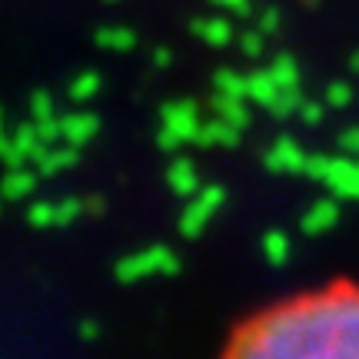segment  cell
Here are the masks:
<instances>
[{
  "mask_svg": "<svg viewBox=\"0 0 359 359\" xmlns=\"http://www.w3.org/2000/svg\"><path fill=\"white\" fill-rule=\"evenodd\" d=\"M154 64L156 67H170V64H173V50H170V47H156V50H154Z\"/></svg>",
  "mask_w": 359,
  "mask_h": 359,
  "instance_id": "obj_20",
  "label": "cell"
},
{
  "mask_svg": "<svg viewBox=\"0 0 359 359\" xmlns=\"http://www.w3.org/2000/svg\"><path fill=\"white\" fill-rule=\"evenodd\" d=\"M103 4H120V0H103Z\"/></svg>",
  "mask_w": 359,
  "mask_h": 359,
  "instance_id": "obj_24",
  "label": "cell"
},
{
  "mask_svg": "<svg viewBox=\"0 0 359 359\" xmlns=\"http://www.w3.org/2000/svg\"><path fill=\"white\" fill-rule=\"evenodd\" d=\"M299 114H303V120H306V123H320L323 107H320V103H306V100H303V107H299Z\"/></svg>",
  "mask_w": 359,
  "mask_h": 359,
  "instance_id": "obj_19",
  "label": "cell"
},
{
  "mask_svg": "<svg viewBox=\"0 0 359 359\" xmlns=\"http://www.w3.org/2000/svg\"><path fill=\"white\" fill-rule=\"evenodd\" d=\"M343 147H346V150H353V154H359V130L343 133Z\"/></svg>",
  "mask_w": 359,
  "mask_h": 359,
  "instance_id": "obj_21",
  "label": "cell"
},
{
  "mask_svg": "<svg viewBox=\"0 0 359 359\" xmlns=\"http://www.w3.org/2000/svg\"><path fill=\"white\" fill-rule=\"evenodd\" d=\"M64 130H67V137H74V140H90L97 133V116H90V114L70 116L64 123Z\"/></svg>",
  "mask_w": 359,
  "mask_h": 359,
  "instance_id": "obj_11",
  "label": "cell"
},
{
  "mask_svg": "<svg viewBox=\"0 0 359 359\" xmlns=\"http://www.w3.org/2000/svg\"><path fill=\"white\" fill-rule=\"evenodd\" d=\"M299 107H303V100H299V90H283L280 100L273 103L269 110H273V114H280V116H286L290 110H299Z\"/></svg>",
  "mask_w": 359,
  "mask_h": 359,
  "instance_id": "obj_15",
  "label": "cell"
},
{
  "mask_svg": "<svg viewBox=\"0 0 359 359\" xmlns=\"http://www.w3.org/2000/svg\"><path fill=\"white\" fill-rule=\"evenodd\" d=\"M266 50V34H263V30H243V34H240V53H246V57H253V60H257L259 53Z\"/></svg>",
  "mask_w": 359,
  "mask_h": 359,
  "instance_id": "obj_12",
  "label": "cell"
},
{
  "mask_svg": "<svg viewBox=\"0 0 359 359\" xmlns=\"http://www.w3.org/2000/svg\"><path fill=\"white\" fill-rule=\"evenodd\" d=\"M213 7H219V11H230V13H240V17H246L250 13V0H210Z\"/></svg>",
  "mask_w": 359,
  "mask_h": 359,
  "instance_id": "obj_18",
  "label": "cell"
},
{
  "mask_svg": "<svg viewBox=\"0 0 359 359\" xmlns=\"http://www.w3.org/2000/svg\"><path fill=\"white\" fill-rule=\"evenodd\" d=\"M269 163H273V167H299V163H303V154H299V147H296L293 140H280L276 150L269 154Z\"/></svg>",
  "mask_w": 359,
  "mask_h": 359,
  "instance_id": "obj_10",
  "label": "cell"
},
{
  "mask_svg": "<svg viewBox=\"0 0 359 359\" xmlns=\"http://www.w3.org/2000/svg\"><path fill=\"white\" fill-rule=\"evenodd\" d=\"M349 70H353V74H359V50L349 57Z\"/></svg>",
  "mask_w": 359,
  "mask_h": 359,
  "instance_id": "obj_23",
  "label": "cell"
},
{
  "mask_svg": "<svg viewBox=\"0 0 359 359\" xmlns=\"http://www.w3.org/2000/svg\"><path fill=\"white\" fill-rule=\"evenodd\" d=\"M97 43L110 53H130L137 47V34H133L130 27H120V24L100 27V30H97Z\"/></svg>",
  "mask_w": 359,
  "mask_h": 359,
  "instance_id": "obj_5",
  "label": "cell"
},
{
  "mask_svg": "<svg viewBox=\"0 0 359 359\" xmlns=\"http://www.w3.org/2000/svg\"><path fill=\"white\" fill-rule=\"evenodd\" d=\"M280 24H283V13L276 11V7H266V11L259 13V30H263V34H276V30H280Z\"/></svg>",
  "mask_w": 359,
  "mask_h": 359,
  "instance_id": "obj_17",
  "label": "cell"
},
{
  "mask_svg": "<svg viewBox=\"0 0 359 359\" xmlns=\"http://www.w3.org/2000/svg\"><path fill=\"white\" fill-rule=\"evenodd\" d=\"M240 127H233V123H226V120H217V123H206V127H200V133H196V140L200 143H236L240 140V133H236Z\"/></svg>",
  "mask_w": 359,
  "mask_h": 359,
  "instance_id": "obj_8",
  "label": "cell"
},
{
  "mask_svg": "<svg viewBox=\"0 0 359 359\" xmlns=\"http://www.w3.org/2000/svg\"><path fill=\"white\" fill-rule=\"evenodd\" d=\"M269 74L280 83V90H296L299 87V67H296L293 53H276L273 64H269Z\"/></svg>",
  "mask_w": 359,
  "mask_h": 359,
  "instance_id": "obj_6",
  "label": "cell"
},
{
  "mask_svg": "<svg viewBox=\"0 0 359 359\" xmlns=\"http://www.w3.org/2000/svg\"><path fill=\"white\" fill-rule=\"evenodd\" d=\"M97 90H100V77H97V74H83V77L74 80L70 93H74V100H90Z\"/></svg>",
  "mask_w": 359,
  "mask_h": 359,
  "instance_id": "obj_14",
  "label": "cell"
},
{
  "mask_svg": "<svg viewBox=\"0 0 359 359\" xmlns=\"http://www.w3.org/2000/svg\"><path fill=\"white\" fill-rule=\"evenodd\" d=\"M219 359H359V283L336 280L259 309Z\"/></svg>",
  "mask_w": 359,
  "mask_h": 359,
  "instance_id": "obj_1",
  "label": "cell"
},
{
  "mask_svg": "<svg viewBox=\"0 0 359 359\" xmlns=\"http://www.w3.org/2000/svg\"><path fill=\"white\" fill-rule=\"evenodd\" d=\"M170 180L177 183V190H193V167L187 160H180L177 167L170 170Z\"/></svg>",
  "mask_w": 359,
  "mask_h": 359,
  "instance_id": "obj_16",
  "label": "cell"
},
{
  "mask_svg": "<svg viewBox=\"0 0 359 359\" xmlns=\"http://www.w3.org/2000/svg\"><path fill=\"white\" fill-rule=\"evenodd\" d=\"M349 100H353V87H349L346 80H333L326 87V107H346Z\"/></svg>",
  "mask_w": 359,
  "mask_h": 359,
  "instance_id": "obj_13",
  "label": "cell"
},
{
  "mask_svg": "<svg viewBox=\"0 0 359 359\" xmlns=\"http://www.w3.org/2000/svg\"><path fill=\"white\" fill-rule=\"evenodd\" d=\"M163 127H170L173 133H180L183 140H187V137H196V133H200V123H196V107H193L190 100L163 107Z\"/></svg>",
  "mask_w": 359,
  "mask_h": 359,
  "instance_id": "obj_2",
  "label": "cell"
},
{
  "mask_svg": "<svg viewBox=\"0 0 359 359\" xmlns=\"http://www.w3.org/2000/svg\"><path fill=\"white\" fill-rule=\"evenodd\" d=\"M37 114H40V116L50 114V97H43V93L37 97Z\"/></svg>",
  "mask_w": 359,
  "mask_h": 359,
  "instance_id": "obj_22",
  "label": "cell"
},
{
  "mask_svg": "<svg viewBox=\"0 0 359 359\" xmlns=\"http://www.w3.org/2000/svg\"><path fill=\"white\" fill-rule=\"evenodd\" d=\"M213 107H217L219 120H226V123H233V127H246V123H250V114H246V107H243L240 97H226V93H219Z\"/></svg>",
  "mask_w": 359,
  "mask_h": 359,
  "instance_id": "obj_7",
  "label": "cell"
},
{
  "mask_svg": "<svg viewBox=\"0 0 359 359\" xmlns=\"http://www.w3.org/2000/svg\"><path fill=\"white\" fill-rule=\"evenodd\" d=\"M280 83L273 80V74L269 70H257V74H250V80H246V97L253 103H259V107H273V103L280 100Z\"/></svg>",
  "mask_w": 359,
  "mask_h": 359,
  "instance_id": "obj_4",
  "label": "cell"
},
{
  "mask_svg": "<svg viewBox=\"0 0 359 359\" xmlns=\"http://www.w3.org/2000/svg\"><path fill=\"white\" fill-rule=\"evenodd\" d=\"M246 80L250 77H240L236 70H217L213 83H217V93H226V97H240V100H243L246 97Z\"/></svg>",
  "mask_w": 359,
  "mask_h": 359,
  "instance_id": "obj_9",
  "label": "cell"
},
{
  "mask_svg": "<svg viewBox=\"0 0 359 359\" xmlns=\"http://www.w3.org/2000/svg\"><path fill=\"white\" fill-rule=\"evenodd\" d=\"M193 34L206 40L210 47H226L233 43V24L226 17H196L193 20Z\"/></svg>",
  "mask_w": 359,
  "mask_h": 359,
  "instance_id": "obj_3",
  "label": "cell"
}]
</instances>
